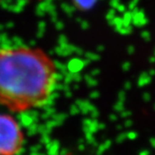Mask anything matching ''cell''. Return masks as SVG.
Here are the masks:
<instances>
[{
    "label": "cell",
    "instance_id": "2",
    "mask_svg": "<svg viewBox=\"0 0 155 155\" xmlns=\"http://www.w3.org/2000/svg\"><path fill=\"white\" fill-rule=\"evenodd\" d=\"M25 133L10 114L0 113V155H18L24 148Z\"/></svg>",
    "mask_w": 155,
    "mask_h": 155
},
{
    "label": "cell",
    "instance_id": "3",
    "mask_svg": "<svg viewBox=\"0 0 155 155\" xmlns=\"http://www.w3.org/2000/svg\"><path fill=\"white\" fill-rule=\"evenodd\" d=\"M0 1H1V0H0Z\"/></svg>",
    "mask_w": 155,
    "mask_h": 155
},
{
    "label": "cell",
    "instance_id": "1",
    "mask_svg": "<svg viewBox=\"0 0 155 155\" xmlns=\"http://www.w3.org/2000/svg\"><path fill=\"white\" fill-rule=\"evenodd\" d=\"M57 78L56 62L42 48L0 50V105L9 111L20 113L44 106Z\"/></svg>",
    "mask_w": 155,
    "mask_h": 155
}]
</instances>
